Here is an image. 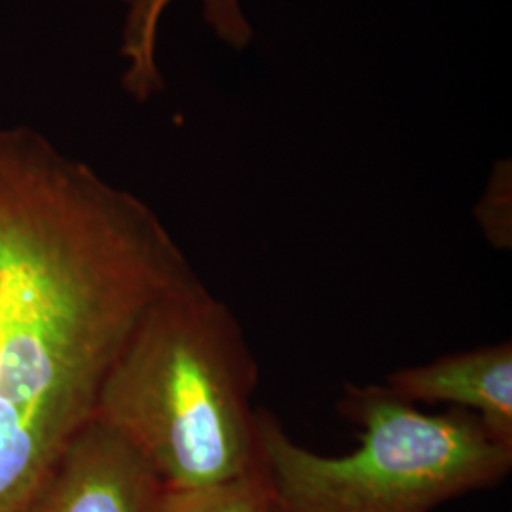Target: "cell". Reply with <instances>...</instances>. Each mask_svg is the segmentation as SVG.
<instances>
[{
  "label": "cell",
  "instance_id": "cell-1",
  "mask_svg": "<svg viewBox=\"0 0 512 512\" xmlns=\"http://www.w3.org/2000/svg\"><path fill=\"white\" fill-rule=\"evenodd\" d=\"M194 277L147 203L37 131L0 128V512L95 420L133 330Z\"/></svg>",
  "mask_w": 512,
  "mask_h": 512
},
{
  "label": "cell",
  "instance_id": "cell-2",
  "mask_svg": "<svg viewBox=\"0 0 512 512\" xmlns=\"http://www.w3.org/2000/svg\"><path fill=\"white\" fill-rule=\"evenodd\" d=\"M256 382L236 315L194 277L133 330L95 421L126 440L164 488L226 484L256 469Z\"/></svg>",
  "mask_w": 512,
  "mask_h": 512
},
{
  "label": "cell",
  "instance_id": "cell-3",
  "mask_svg": "<svg viewBox=\"0 0 512 512\" xmlns=\"http://www.w3.org/2000/svg\"><path fill=\"white\" fill-rule=\"evenodd\" d=\"M340 414L361 429L348 456H321L258 410L256 469L268 512H431L509 475L512 448L475 414H425L385 385H346Z\"/></svg>",
  "mask_w": 512,
  "mask_h": 512
},
{
  "label": "cell",
  "instance_id": "cell-4",
  "mask_svg": "<svg viewBox=\"0 0 512 512\" xmlns=\"http://www.w3.org/2000/svg\"><path fill=\"white\" fill-rule=\"evenodd\" d=\"M158 488L147 461L93 420L16 512H145Z\"/></svg>",
  "mask_w": 512,
  "mask_h": 512
},
{
  "label": "cell",
  "instance_id": "cell-5",
  "mask_svg": "<svg viewBox=\"0 0 512 512\" xmlns=\"http://www.w3.org/2000/svg\"><path fill=\"white\" fill-rule=\"evenodd\" d=\"M385 387L408 403L450 404L475 414L512 448V344L467 349L387 376Z\"/></svg>",
  "mask_w": 512,
  "mask_h": 512
},
{
  "label": "cell",
  "instance_id": "cell-6",
  "mask_svg": "<svg viewBox=\"0 0 512 512\" xmlns=\"http://www.w3.org/2000/svg\"><path fill=\"white\" fill-rule=\"evenodd\" d=\"M128 16L122 31V55L128 61L124 88L137 101H147L164 88L156 63L158 27L165 8L173 0H122ZM203 18L215 35L234 50H243L253 40V27L245 18L239 0H202Z\"/></svg>",
  "mask_w": 512,
  "mask_h": 512
},
{
  "label": "cell",
  "instance_id": "cell-7",
  "mask_svg": "<svg viewBox=\"0 0 512 512\" xmlns=\"http://www.w3.org/2000/svg\"><path fill=\"white\" fill-rule=\"evenodd\" d=\"M145 512H268L264 480L255 469L238 480L205 488L160 486Z\"/></svg>",
  "mask_w": 512,
  "mask_h": 512
},
{
  "label": "cell",
  "instance_id": "cell-8",
  "mask_svg": "<svg viewBox=\"0 0 512 512\" xmlns=\"http://www.w3.org/2000/svg\"><path fill=\"white\" fill-rule=\"evenodd\" d=\"M476 222L495 249H511V165L499 164L475 209Z\"/></svg>",
  "mask_w": 512,
  "mask_h": 512
}]
</instances>
